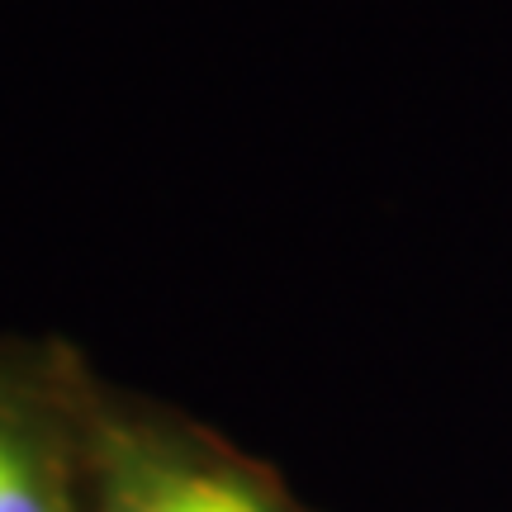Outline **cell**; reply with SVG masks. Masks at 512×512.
<instances>
[{"instance_id": "cell-1", "label": "cell", "mask_w": 512, "mask_h": 512, "mask_svg": "<svg viewBox=\"0 0 512 512\" xmlns=\"http://www.w3.org/2000/svg\"><path fill=\"white\" fill-rule=\"evenodd\" d=\"M228 475L190 470V465H124L114 475L110 508L105 512H214Z\"/></svg>"}, {"instance_id": "cell-2", "label": "cell", "mask_w": 512, "mask_h": 512, "mask_svg": "<svg viewBox=\"0 0 512 512\" xmlns=\"http://www.w3.org/2000/svg\"><path fill=\"white\" fill-rule=\"evenodd\" d=\"M0 512H67L48 470L5 422H0Z\"/></svg>"}, {"instance_id": "cell-3", "label": "cell", "mask_w": 512, "mask_h": 512, "mask_svg": "<svg viewBox=\"0 0 512 512\" xmlns=\"http://www.w3.org/2000/svg\"><path fill=\"white\" fill-rule=\"evenodd\" d=\"M214 512H271V508H266V503H261V498H256L247 484H238V479H223Z\"/></svg>"}]
</instances>
